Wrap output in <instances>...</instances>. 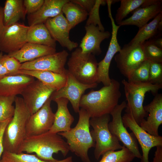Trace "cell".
<instances>
[{
    "instance_id": "40",
    "label": "cell",
    "mask_w": 162,
    "mask_h": 162,
    "mask_svg": "<svg viewBox=\"0 0 162 162\" xmlns=\"http://www.w3.org/2000/svg\"><path fill=\"white\" fill-rule=\"evenodd\" d=\"M70 1L79 5L88 14L93 9L96 0H72Z\"/></svg>"
},
{
    "instance_id": "19",
    "label": "cell",
    "mask_w": 162,
    "mask_h": 162,
    "mask_svg": "<svg viewBox=\"0 0 162 162\" xmlns=\"http://www.w3.org/2000/svg\"><path fill=\"white\" fill-rule=\"evenodd\" d=\"M86 33L80 45L82 52L98 55L102 51L100 45L102 42L110 36L108 31H101L99 27L91 24L86 25Z\"/></svg>"
},
{
    "instance_id": "41",
    "label": "cell",
    "mask_w": 162,
    "mask_h": 162,
    "mask_svg": "<svg viewBox=\"0 0 162 162\" xmlns=\"http://www.w3.org/2000/svg\"><path fill=\"white\" fill-rule=\"evenodd\" d=\"M11 118L0 123V159L4 151L3 145V136L5 128Z\"/></svg>"
},
{
    "instance_id": "44",
    "label": "cell",
    "mask_w": 162,
    "mask_h": 162,
    "mask_svg": "<svg viewBox=\"0 0 162 162\" xmlns=\"http://www.w3.org/2000/svg\"><path fill=\"white\" fill-rule=\"evenodd\" d=\"M4 27L3 21V8L0 5V37Z\"/></svg>"
},
{
    "instance_id": "6",
    "label": "cell",
    "mask_w": 162,
    "mask_h": 162,
    "mask_svg": "<svg viewBox=\"0 0 162 162\" xmlns=\"http://www.w3.org/2000/svg\"><path fill=\"white\" fill-rule=\"evenodd\" d=\"M68 71L78 81L85 84L98 83V62L95 56L76 48L67 62Z\"/></svg>"
},
{
    "instance_id": "34",
    "label": "cell",
    "mask_w": 162,
    "mask_h": 162,
    "mask_svg": "<svg viewBox=\"0 0 162 162\" xmlns=\"http://www.w3.org/2000/svg\"><path fill=\"white\" fill-rule=\"evenodd\" d=\"M16 96H0V123L13 116L15 107L13 105Z\"/></svg>"
},
{
    "instance_id": "30",
    "label": "cell",
    "mask_w": 162,
    "mask_h": 162,
    "mask_svg": "<svg viewBox=\"0 0 162 162\" xmlns=\"http://www.w3.org/2000/svg\"><path fill=\"white\" fill-rule=\"evenodd\" d=\"M162 19V12L151 22L139 28L136 35L129 43L142 44L147 40L154 36L158 30V24Z\"/></svg>"
},
{
    "instance_id": "17",
    "label": "cell",
    "mask_w": 162,
    "mask_h": 162,
    "mask_svg": "<svg viewBox=\"0 0 162 162\" xmlns=\"http://www.w3.org/2000/svg\"><path fill=\"white\" fill-rule=\"evenodd\" d=\"M44 24L52 38L62 47L70 51L77 47V43L70 39L71 29L62 12L56 16L47 20Z\"/></svg>"
},
{
    "instance_id": "9",
    "label": "cell",
    "mask_w": 162,
    "mask_h": 162,
    "mask_svg": "<svg viewBox=\"0 0 162 162\" xmlns=\"http://www.w3.org/2000/svg\"><path fill=\"white\" fill-rule=\"evenodd\" d=\"M114 58L120 72L128 79L133 71L146 60L142 44L129 43L121 48Z\"/></svg>"
},
{
    "instance_id": "11",
    "label": "cell",
    "mask_w": 162,
    "mask_h": 162,
    "mask_svg": "<svg viewBox=\"0 0 162 162\" xmlns=\"http://www.w3.org/2000/svg\"><path fill=\"white\" fill-rule=\"evenodd\" d=\"M29 26L17 22L4 26L0 37V51L8 54L20 50L27 42Z\"/></svg>"
},
{
    "instance_id": "28",
    "label": "cell",
    "mask_w": 162,
    "mask_h": 162,
    "mask_svg": "<svg viewBox=\"0 0 162 162\" xmlns=\"http://www.w3.org/2000/svg\"><path fill=\"white\" fill-rule=\"evenodd\" d=\"M62 12L65 14L71 29L85 20L88 15L86 11L70 0L64 5Z\"/></svg>"
},
{
    "instance_id": "21",
    "label": "cell",
    "mask_w": 162,
    "mask_h": 162,
    "mask_svg": "<svg viewBox=\"0 0 162 162\" xmlns=\"http://www.w3.org/2000/svg\"><path fill=\"white\" fill-rule=\"evenodd\" d=\"M68 0H44L40 8L35 12L28 15L29 26L44 23L49 19L56 16L62 12L64 5Z\"/></svg>"
},
{
    "instance_id": "24",
    "label": "cell",
    "mask_w": 162,
    "mask_h": 162,
    "mask_svg": "<svg viewBox=\"0 0 162 162\" xmlns=\"http://www.w3.org/2000/svg\"><path fill=\"white\" fill-rule=\"evenodd\" d=\"M56 51L55 48L27 42L18 51L8 55L14 57L22 64L54 53Z\"/></svg>"
},
{
    "instance_id": "1",
    "label": "cell",
    "mask_w": 162,
    "mask_h": 162,
    "mask_svg": "<svg viewBox=\"0 0 162 162\" xmlns=\"http://www.w3.org/2000/svg\"><path fill=\"white\" fill-rule=\"evenodd\" d=\"M120 86L118 81L111 79L109 85L83 94L80 100V107L85 110L90 118L110 114L118 104L121 96Z\"/></svg>"
},
{
    "instance_id": "46",
    "label": "cell",
    "mask_w": 162,
    "mask_h": 162,
    "mask_svg": "<svg viewBox=\"0 0 162 162\" xmlns=\"http://www.w3.org/2000/svg\"><path fill=\"white\" fill-rule=\"evenodd\" d=\"M162 29V19L160 21L158 24V30L161 31Z\"/></svg>"
},
{
    "instance_id": "18",
    "label": "cell",
    "mask_w": 162,
    "mask_h": 162,
    "mask_svg": "<svg viewBox=\"0 0 162 162\" xmlns=\"http://www.w3.org/2000/svg\"><path fill=\"white\" fill-rule=\"evenodd\" d=\"M145 111L148 114L146 120L143 119L140 126L152 135L158 136V128L162 124V94H156L152 100L143 106Z\"/></svg>"
},
{
    "instance_id": "14",
    "label": "cell",
    "mask_w": 162,
    "mask_h": 162,
    "mask_svg": "<svg viewBox=\"0 0 162 162\" xmlns=\"http://www.w3.org/2000/svg\"><path fill=\"white\" fill-rule=\"evenodd\" d=\"M98 84H88L82 83L76 80L68 71L65 86L60 89L54 91L50 98L53 101L60 98L67 99L70 103L75 112L78 113L80 110V100L85 91L87 89L96 87Z\"/></svg>"
},
{
    "instance_id": "10",
    "label": "cell",
    "mask_w": 162,
    "mask_h": 162,
    "mask_svg": "<svg viewBox=\"0 0 162 162\" xmlns=\"http://www.w3.org/2000/svg\"><path fill=\"white\" fill-rule=\"evenodd\" d=\"M68 55V52L63 50L22 63L20 69L47 71L67 74L68 71L65 65Z\"/></svg>"
},
{
    "instance_id": "8",
    "label": "cell",
    "mask_w": 162,
    "mask_h": 162,
    "mask_svg": "<svg viewBox=\"0 0 162 162\" xmlns=\"http://www.w3.org/2000/svg\"><path fill=\"white\" fill-rule=\"evenodd\" d=\"M126 103L123 101L118 104L110 113L112 119L109 123L108 128L111 133L121 142L123 146L132 152L135 157L141 159L142 155L136 138L132 133L128 132L122 122V113L126 107Z\"/></svg>"
},
{
    "instance_id": "25",
    "label": "cell",
    "mask_w": 162,
    "mask_h": 162,
    "mask_svg": "<svg viewBox=\"0 0 162 162\" xmlns=\"http://www.w3.org/2000/svg\"><path fill=\"white\" fill-rule=\"evenodd\" d=\"M17 74H26L36 78L56 91L64 87L67 80V74H61L47 71L20 69L15 75Z\"/></svg>"
},
{
    "instance_id": "13",
    "label": "cell",
    "mask_w": 162,
    "mask_h": 162,
    "mask_svg": "<svg viewBox=\"0 0 162 162\" xmlns=\"http://www.w3.org/2000/svg\"><path fill=\"white\" fill-rule=\"evenodd\" d=\"M122 120L124 126L132 131L140 146L142 152L141 162H149L150 151L153 147L162 146V136H155L149 134L137 124L130 113L124 114Z\"/></svg>"
},
{
    "instance_id": "12",
    "label": "cell",
    "mask_w": 162,
    "mask_h": 162,
    "mask_svg": "<svg viewBox=\"0 0 162 162\" xmlns=\"http://www.w3.org/2000/svg\"><path fill=\"white\" fill-rule=\"evenodd\" d=\"M55 91L38 80L28 85L21 95L31 115L39 110Z\"/></svg>"
},
{
    "instance_id": "29",
    "label": "cell",
    "mask_w": 162,
    "mask_h": 162,
    "mask_svg": "<svg viewBox=\"0 0 162 162\" xmlns=\"http://www.w3.org/2000/svg\"><path fill=\"white\" fill-rule=\"evenodd\" d=\"M120 4L117 10L115 21L118 23L130 12L140 7H143L157 3L159 0H120Z\"/></svg>"
},
{
    "instance_id": "45",
    "label": "cell",
    "mask_w": 162,
    "mask_h": 162,
    "mask_svg": "<svg viewBox=\"0 0 162 162\" xmlns=\"http://www.w3.org/2000/svg\"><path fill=\"white\" fill-rule=\"evenodd\" d=\"M150 40L152 41L157 47L162 49V38L161 37H158Z\"/></svg>"
},
{
    "instance_id": "32",
    "label": "cell",
    "mask_w": 162,
    "mask_h": 162,
    "mask_svg": "<svg viewBox=\"0 0 162 162\" xmlns=\"http://www.w3.org/2000/svg\"><path fill=\"white\" fill-rule=\"evenodd\" d=\"M135 157L132 153L123 146L118 151H110L105 153L99 162H131Z\"/></svg>"
},
{
    "instance_id": "37",
    "label": "cell",
    "mask_w": 162,
    "mask_h": 162,
    "mask_svg": "<svg viewBox=\"0 0 162 162\" xmlns=\"http://www.w3.org/2000/svg\"><path fill=\"white\" fill-rule=\"evenodd\" d=\"M150 61L149 82L162 85V63Z\"/></svg>"
},
{
    "instance_id": "16",
    "label": "cell",
    "mask_w": 162,
    "mask_h": 162,
    "mask_svg": "<svg viewBox=\"0 0 162 162\" xmlns=\"http://www.w3.org/2000/svg\"><path fill=\"white\" fill-rule=\"evenodd\" d=\"M109 16L112 26L111 39L106 54L104 58L98 63V77L97 83L101 82L104 86L109 85L111 79L109 76V70L111 61L116 54L121 50V48L118 41L117 34L120 26L117 25L113 18L111 8H108Z\"/></svg>"
},
{
    "instance_id": "35",
    "label": "cell",
    "mask_w": 162,
    "mask_h": 162,
    "mask_svg": "<svg viewBox=\"0 0 162 162\" xmlns=\"http://www.w3.org/2000/svg\"><path fill=\"white\" fill-rule=\"evenodd\" d=\"M142 44L146 60L162 63V49L157 47L150 40L146 41Z\"/></svg>"
},
{
    "instance_id": "38",
    "label": "cell",
    "mask_w": 162,
    "mask_h": 162,
    "mask_svg": "<svg viewBox=\"0 0 162 162\" xmlns=\"http://www.w3.org/2000/svg\"><path fill=\"white\" fill-rule=\"evenodd\" d=\"M2 62L9 72V75H14L20 69L21 63L16 59L8 54L3 55Z\"/></svg>"
},
{
    "instance_id": "36",
    "label": "cell",
    "mask_w": 162,
    "mask_h": 162,
    "mask_svg": "<svg viewBox=\"0 0 162 162\" xmlns=\"http://www.w3.org/2000/svg\"><path fill=\"white\" fill-rule=\"evenodd\" d=\"M106 4V0H96L95 4L89 13V17L86 25L91 24L98 26L102 31H104V28L102 24L99 15V9L100 5Z\"/></svg>"
},
{
    "instance_id": "26",
    "label": "cell",
    "mask_w": 162,
    "mask_h": 162,
    "mask_svg": "<svg viewBox=\"0 0 162 162\" xmlns=\"http://www.w3.org/2000/svg\"><path fill=\"white\" fill-rule=\"evenodd\" d=\"M27 42L56 48V41L50 35L44 23L29 26L27 34Z\"/></svg>"
},
{
    "instance_id": "4",
    "label": "cell",
    "mask_w": 162,
    "mask_h": 162,
    "mask_svg": "<svg viewBox=\"0 0 162 162\" xmlns=\"http://www.w3.org/2000/svg\"><path fill=\"white\" fill-rule=\"evenodd\" d=\"M14 102V114L5 129L3 145L4 151L19 153L26 137V127L31 115L22 98L16 96Z\"/></svg>"
},
{
    "instance_id": "23",
    "label": "cell",
    "mask_w": 162,
    "mask_h": 162,
    "mask_svg": "<svg viewBox=\"0 0 162 162\" xmlns=\"http://www.w3.org/2000/svg\"><path fill=\"white\" fill-rule=\"evenodd\" d=\"M57 105V109L55 113L53 124L49 132L58 134L67 131L71 128L74 119L70 113L68 107L69 100L64 98L54 100Z\"/></svg>"
},
{
    "instance_id": "31",
    "label": "cell",
    "mask_w": 162,
    "mask_h": 162,
    "mask_svg": "<svg viewBox=\"0 0 162 162\" xmlns=\"http://www.w3.org/2000/svg\"><path fill=\"white\" fill-rule=\"evenodd\" d=\"M0 162H73V159L70 156L61 160L48 161L42 160L34 155L4 151Z\"/></svg>"
},
{
    "instance_id": "3",
    "label": "cell",
    "mask_w": 162,
    "mask_h": 162,
    "mask_svg": "<svg viewBox=\"0 0 162 162\" xmlns=\"http://www.w3.org/2000/svg\"><path fill=\"white\" fill-rule=\"evenodd\" d=\"M78 113V121L74 127L58 134L66 139L69 151L80 158L83 162H91L88 152L90 148L94 147L95 143L89 130L90 117L82 108Z\"/></svg>"
},
{
    "instance_id": "2",
    "label": "cell",
    "mask_w": 162,
    "mask_h": 162,
    "mask_svg": "<svg viewBox=\"0 0 162 162\" xmlns=\"http://www.w3.org/2000/svg\"><path fill=\"white\" fill-rule=\"evenodd\" d=\"M69 151L66 142L58 134L47 132L37 136L27 137L21 144L19 153H35L42 160L48 161L58 160L53 157L54 153L60 152L65 157Z\"/></svg>"
},
{
    "instance_id": "15",
    "label": "cell",
    "mask_w": 162,
    "mask_h": 162,
    "mask_svg": "<svg viewBox=\"0 0 162 162\" xmlns=\"http://www.w3.org/2000/svg\"><path fill=\"white\" fill-rule=\"evenodd\" d=\"M51 101L50 98L39 110L31 115L26 127V137L40 135L50 130L55 117L51 107Z\"/></svg>"
},
{
    "instance_id": "43",
    "label": "cell",
    "mask_w": 162,
    "mask_h": 162,
    "mask_svg": "<svg viewBox=\"0 0 162 162\" xmlns=\"http://www.w3.org/2000/svg\"><path fill=\"white\" fill-rule=\"evenodd\" d=\"M3 55V52H0V79L9 75V73L2 61V58Z\"/></svg>"
},
{
    "instance_id": "27",
    "label": "cell",
    "mask_w": 162,
    "mask_h": 162,
    "mask_svg": "<svg viewBox=\"0 0 162 162\" xmlns=\"http://www.w3.org/2000/svg\"><path fill=\"white\" fill-rule=\"evenodd\" d=\"M26 14L22 0H6L3 8L4 26L18 22L24 19Z\"/></svg>"
},
{
    "instance_id": "42",
    "label": "cell",
    "mask_w": 162,
    "mask_h": 162,
    "mask_svg": "<svg viewBox=\"0 0 162 162\" xmlns=\"http://www.w3.org/2000/svg\"><path fill=\"white\" fill-rule=\"evenodd\" d=\"M152 162H162V146H157Z\"/></svg>"
},
{
    "instance_id": "22",
    "label": "cell",
    "mask_w": 162,
    "mask_h": 162,
    "mask_svg": "<svg viewBox=\"0 0 162 162\" xmlns=\"http://www.w3.org/2000/svg\"><path fill=\"white\" fill-rule=\"evenodd\" d=\"M162 12V1L150 6L140 7L134 11L129 18L117 23L120 26L134 25L141 28L148 23L150 20L154 18Z\"/></svg>"
},
{
    "instance_id": "39",
    "label": "cell",
    "mask_w": 162,
    "mask_h": 162,
    "mask_svg": "<svg viewBox=\"0 0 162 162\" xmlns=\"http://www.w3.org/2000/svg\"><path fill=\"white\" fill-rule=\"evenodd\" d=\"M44 0H23V5L26 14H31L38 11L43 5Z\"/></svg>"
},
{
    "instance_id": "5",
    "label": "cell",
    "mask_w": 162,
    "mask_h": 162,
    "mask_svg": "<svg viewBox=\"0 0 162 162\" xmlns=\"http://www.w3.org/2000/svg\"><path fill=\"white\" fill-rule=\"evenodd\" d=\"M122 83L124 87L127 101L125 112L130 113L139 125L142 120L148 115L144 109L143 103L146 94L151 92L157 94L162 88V85L154 84L149 82L133 83L123 80Z\"/></svg>"
},
{
    "instance_id": "20",
    "label": "cell",
    "mask_w": 162,
    "mask_h": 162,
    "mask_svg": "<svg viewBox=\"0 0 162 162\" xmlns=\"http://www.w3.org/2000/svg\"><path fill=\"white\" fill-rule=\"evenodd\" d=\"M34 77L24 74L7 76L0 79V96H16L35 80Z\"/></svg>"
},
{
    "instance_id": "7",
    "label": "cell",
    "mask_w": 162,
    "mask_h": 162,
    "mask_svg": "<svg viewBox=\"0 0 162 162\" xmlns=\"http://www.w3.org/2000/svg\"><path fill=\"white\" fill-rule=\"evenodd\" d=\"M110 115L90 118L89 120L90 125L93 128L90 133L95 142L94 154L97 160L107 152L121 149L123 147L109 129Z\"/></svg>"
},
{
    "instance_id": "33",
    "label": "cell",
    "mask_w": 162,
    "mask_h": 162,
    "mask_svg": "<svg viewBox=\"0 0 162 162\" xmlns=\"http://www.w3.org/2000/svg\"><path fill=\"white\" fill-rule=\"evenodd\" d=\"M150 61L146 60L132 72L127 81L133 83L149 82Z\"/></svg>"
}]
</instances>
